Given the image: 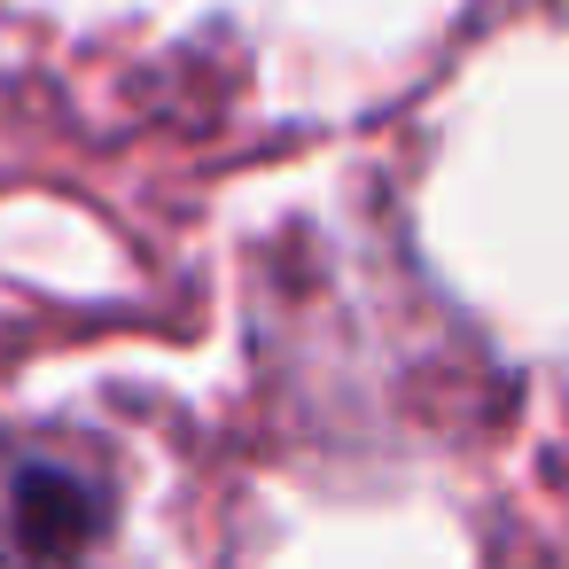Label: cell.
<instances>
[{"label": "cell", "instance_id": "1", "mask_svg": "<svg viewBox=\"0 0 569 569\" xmlns=\"http://www.w3.org/2000/svg\"><path fill=\"white\" fill-rule=\"evenodd\" d=\"M118 468L71 429H0V569H102Z\"/></svg>", "mask_w": 569, "mask_h": 569}]
</instances>
